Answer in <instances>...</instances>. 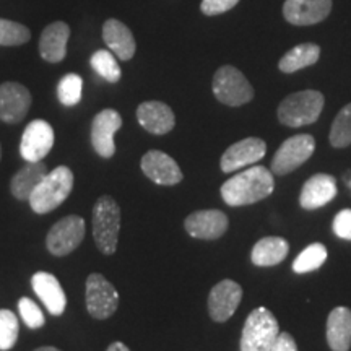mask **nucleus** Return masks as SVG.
Here are the masks:
<instances>
[{"mask_svg":"<svg viewBox=\"0 0 351 351\" xmlns=\"http://www.w3.org/2000/svg\"><path fill=\"white\" fill-rule=\"evenodd\" d=\"M90 64L95 72L98 73L101 78H104L106 82L117 83L121 80V75H122L121 67L119 64H117L116 56H114L111 51H106V49L96 51L95 54L91 56Z\"/></svg>","mask_w":351,"mask_h":351,"instance_id":"obj_28","label":"nucleus"},{"mask_svg":"<svg viewBox=\"0 0 351 351\" xmlns=\"http://www.w3.org/2000/svg\"><path fill=\"white\" fill-rule=\"evenodd\" d=\"M140 168L150 181L160 184V186H176L184 178L179 165L169 155L160 150L145 153L140 161Z\"/></svg>","mask_w":351,"mask_h":351,"instance_id":"obj_15","label":"nucleus"},{"mask_svg":"<svg viewBox=\"0 0 351 351\" xmlns=\"http://www.w3.org/2000/svg\"><path fill=\"white\" fill-rule=\"evenodd\" d=\"M0 158H2V148H0Z\"/></svg>","mask_w":351,"mask_h":351,"instance_id":"obj_39","label":"nucleus"},{"mask_svg":"<svg viewBox=\"0 0 351 351\" xmlns=\"http://www.w3.org/2000/svg\"><path fill=\"white\" fill-rule=\"evenodd\" d=\"M280 335L275 315L267 307H257L245 319L241 351H270Z\"/></svg>","mask_w":351,"mask_h":351,"instance_id":"obj_5","label":"nucleus"},{"mask_svg":"<svg viewBox=\"0 0 351 351\" xmlns=\"http://www.w3.org/2000/svg\"><path fill=\"white\" fill-rule=\"evenodd\" d=\"M327 261V247L320 243H314L302 251L293 262L295 274H309L320 269Z\"/></svg>","mask_w":351,"mask_h":351,"instance_id":"obj_27","label":"nucleus"},{"mask_svg":"<svg viewBox=\"0 0 351 351\" xmlns=\"http://www.w3.org/2000/svg\"><path fill=\"white\" fill-rule=\"evenodd\" d=\"M121 230V208L109 195H101L93 207V238L96 247L104 256H112L117 249Z\"/></svg>","mask_w":351,"mask_h":351,"instance_id":"obj_3","label":"nucleus"},{"mask_svg":"<svg viewBox=\"0 0 351 351\" xmlns=\"http://www.w3.org/2000/svg\"><path fill=\"white\" fill-rule=\"evenodd\" d=\"M137 121L145 130L153 135H165L174 129L176 117L173 109L161 101H145L137 108Z\"/></svg>","mask_w":351,"mask_h":351,"instance_id":"obj_20","label":"nucleus"},{"mask_svg":"<svg viewBox=\"0 0 351 351\" xmlns=\"http://www.w3.org/2000/svg\"><path fill=\"white\" fill-rule=\"evenodd\" d=\"M83 91V80L77 73H67L60 78L57 85V98L64 106H75L80 103Z\"/></svg>","mask_w":351,"mask_h":351,"instance_id":"obj_30","label":"nucleus"},{"mask_svg":"<svg viewBox=\"0 0 351 351\" xmlns=\"http://www.w3.org/2000/svg\"><path fill=\"white\" fill-rule=\"evenodd\" d=\"M212 90L215 98L226 106L238 108L254 98V88L244 73L232 65H223L215 72Z\"/></svg>","mask_w":351,"mask_h":351,"instance_id":"obj_6","label":"nucleus"},{"mask_svg":"<svg viewBox=\"0 0 351 351\" xmlns=\"http://www.w3.org/2000/svg\"><path fill=\"white\" fill-rule=\"evenodd\" d=\"M228 217L219 210H199L191 213L184 221V228L195 239H218L228 230Z\"/></svg>","mask_w":351,"mask_h":351,"instance_id":"obj_17","label":"nucleus"},{"mask_svg":"<svg viewBox=\"0 0 351 351\" xmlns=\"http://www.w3.org/2000/svg\"><path fill=\"white\" fill-rule=\"evenodd\" d=\"M243 300V288L232 280H221L208 295V314L215 322H226Z\"/></svg>","mask_w":351,"mask_h":351,"instance_id":"obj_14","label":"nucleus"},{"mask_svg":"<svg viewBox=\"0 0 351 351\" xmlns=\"http://www.w3.org/2000/svg\"><path fill=\"white\" fill-rule=\"evenodd\" d=\"M324 109V95L317 90L298 91L285 98L278 106V121L283 125L298 127L314 124Z\"/></svg>","mask_w":351,"mask_h":351,"instance_id":"obj_4","label":"nucleus"},{"mask_svg":"<svg viewBox=\"0 0 351 351\" xmlns=\"http://www.w3.org/2000/svg\"><path fill=\"white\" fill-rule=\"evenodd\" d=\"M350 186H351V182H350Z\"/></svg>","mask_w":351,"mask_h":351,"instance_id":"obj_40","label":"nucleus"},{"mask_svg":"<svg viewBox=\"0 0 351 351\" xmlns=\"http://www.w3.org/2000/svg\"><path fill=\"white\" fill-rule=\"evenodd\" d=\"M19 313L20 317L29 328H41L46 324L41 307L29 298H21L19 301Z\"/></svg>","mask_w":351,"mask_h":351,"instance_id":"obj_33","label":"nucleus"},{"mask_svg":"<svg viewBox=\"0 0 351 351\" xmlns=\"http://www.w3.org/2000/svg\"><path fill=\"white\" fill-rule=\"evenodd\" d=\"M267 153V145L262 138L249 137L241 140V142L232 143L228 150L223 153L221 166L223 173H236V171L247 168V166L256 165L261 161Z\"/></svg>","mask_w":351,"mask_h":351,"instance_id":"obj_11","label":"nucleus"},{"mask_svg":"<svg viewBox=\"0 0 351 351\" xmlns=\"http://www.w3.org/2000/svg\"><path fill=\"white\" fill-rule=\"evenodd\" d=\"M85 304L88 314L93 319L106 320L119 307V293L106 276L91 274L85 285Z\"/></svg>","mask_w":351,"mask_h":351,"instance_id":"obj_7","label":"nucleus"},{"mask_svg":"<svg viewBox=\"0 0 351 351\" xmlns=\"http://www.w3.org/2000/svg\"><path fill=\"white\" fill-rule=\"evenodd\" d=\"M85 219L77 215H69L56 223L47 232L46 247L52 256L64 257L73 252L85 238Z\"/></svg>","mask_w":351,"mask_h":351,"instance_id":"obj_8","label":"nucleus"},{"mask_svg":"<svg viewBox=\"0 0 351 351\" xmlns=\"http://www.w3.org/2000/svg\"><path fill=\"white\" fill-rule=\"evenodd\" d=\"M320 47L317 44L304 43L289 49L278 62V69L283 73H295L298 70L311 67L319 60Z\"/></svg>","mask_w":351,"mask_h":351,"instance_id":"obj_26","label":"nucleus"},{"mask_svg":"<svg viewBox=\"0 0 351 351\" xmlns=\"http://www.w3.org/2000/svg\"><path fill=\"white\" fill-rule=\"evenodd\" d=\"M327 343L332 351H348L351 346V311L335 307L327 319Z\"/></svg>","mask_w":351,"mask_h":351,"instance_id":"obj_23","label":"nucleus"},{"mask_svg":"<svg viewBox=\"0 0 351 351\" xmlns=\"http://www.w3.org/2000/svg\"><path fill=\"white\" fill-rule=\"evenodd\" d=\"M32 106V93L16 82H5L0 85V121L7 124H19Z\"/></svg>","mask_w":351,"mask_h":351,"instance_id":"obj_12","label":"nucleus"},{"mask_svg":"<svg viewBox=\"0 0 351 351\" xmlns=\"http://www.w3.org/2000/svg\"><path fill=\"white\" fill-rule=\"evenodd\" d=\"M275 189L274 173L263 166H251L234 174L221 186V199L230 207H244L267 199Z\"/></svg>","mask_w":351,"mask_h":351,"instance_id":"obj_1","label":"nucleus"},{"mask_svg":"<svg viewBox=\"0 0 351 351\" xmlns=\"http://www.w3.org/2000/svg\"><path fill=\"white\" fill-rule=\"evenodd\" d=\"M32 287L36 296L52 315H62L67 307V296L59 280L49 271H36L32 276Z\"/></svg>","mask_w":351,"mask_h":351,"instance_id":"obj_18","label":"nucleus"},{"mask_svg":"<svg viewBox=\"0 0 351 351\" xmlns=\"http://www.w3.org/2000/svg\"><path fill=\"white\" fill-rule=\"evenodd\" d=\"M70 28L64 21H54L43 29L39 38V54L46 62H62L67 56Z\"/></svg>","mask_w":351,"mask_h":351,"instance_id":"obj_21","label":"nucleus"},{"mask_svg":"<svg viewBox=\"0 0 351 351\" xmlns=\"http://www.w3.org/2000/svg\"><path fill=\"white\" fill-rule=\"evenodd\" d=\"M315 150V140L313 135L301 134L289 137L282 143L271 160V171L275 174L285 176L304 165Z\"/></svg>","mask_w":351,"mask_h":351,"instance_id":"obj_9","label":"nucleus"},{"mask_svg":"<svg viewBox=\"0 0 351 351\" xmlns=\"http://www.w3.org/2000/svg\"><path fill=\"white\" fill-rule=\"evenodd\" d=\"M332 0H285L283 16L295 26L317 25L330 15Z\"/></svg>","mask_w":351,"mask_h":351,"instance_id":"obj_16","label":"nucleus"},{"mask_svg":"<svg viewBox=\"0 0 351 351\" xmlns=\"http://www.w3.org/2000/svg\"><path fill=\"white\" fill-rule=\"evenodd\" d=\"M333 232L340 239L351 241V208H345L333 218Z\"/></svg>","mask_w":351,"mask_h":351,"instance_id":"obj_35","label":"nucleus"},{"mask_svg":"<svg viewBox=\"0 0 351 351\" xmlns=\"http://www.w3.org/2000/svg\"><path fill=\"white\" fill-rule=\"evenodd\" d=\"M289 244L280 236H267L254 245L251 261L257 267H274L283 262L288 256Z\"/></svg>","mask_w":351,"mask_h":351,"instance_id":"obj_25","label":"nucleus"},{"mask_svg":"<svg viewBox=\"0 0 351 351\" xmlns=\"http://www.w3.org/2000/svg\"><path fill=\"white\" fill-rule=\"evenodd\" d=\"M34 351H60V350L56 348V346H41V348H38Z\"/></svg>","mask_w":351,"mask_h":351,"instance_id":"obj_38","label":"nucleus"},{"mask_svg":"<svg viewBox=\"0 0 351 351\" xmlns=\"http://www.w3.org/2000/svg\"><path fill=\"white\" fill-rule=\"evenodd\" d=\"M32 39L28 26L0 19V46H21Z\"/></svg>","mask_w":351,"mask_h":351,"instance_id":"obj_32","label":"nucleus"},{"mask_svg":"<svg viewBox=\"0 0 351 351\" xmlns=\"http://www.w3.org/2000/svg\"><path fill=\"white\" fill-rule=\"evenodd\" d=\"M270 351H298L296 341L291 335L287 332H282L278 335V339L275 340L274 346H271Z\"/></svg>","mask_w":351,"mask_h":351,"instance_id":"obj_36","label":"nucleus"},{"mask_svg":"<svg viewBox=\"0 0 351 351\" xmlns=\"http://www.w3.org/2000/svg\"><path fill=\"white\" fill-rule=\"evenodd\" d=\"M47 174V168L43 161H28L19 173L12 178L10 191L15 199L28 200L34 189L39 186L44 176Z\"/></svg>","mask_w":351,"mask_h":351,"instance_id":"obj_24","label":"nucleus"},{"mask_svg":"<svg viewBox=\"0 0 351 351\" xmlns=\"http://www.w3.org/2000/svg\"><path fill=\"white\" fill-rule=\"evenodd\" d=\"M54 147V129L47 121L34 119L21 135L20 153L26 161H41Z\"/></svg>","mask_w":351,"mask_h":351,"instance_id":"obj_10","label":"nucleus"},{"mask_svg":"<svg viewBox=\"0 0 351 351\" xmlns=\"http://www.w3.org/2000/svg\"><path fill=\"white\" fill-rule=\"evenodd\" d=\"M239 3V0H202L200 10L204 15L215 16L230 12Z\"/></svg>","mask_w":351,"mask_h":351,"instance_id":"obj_34","label":"nucleus"},{"mask_svg":"<svg viewBox=\"0 0 351 351\" xmlns=\"http://www.w3.org/2000/svg\"><path fill=\"white\" fill-rule=\"evenodd\" d=\"M19 317L8 309H0V351H8L19 340Z\"/></svg>","mask_w":351,"mask_h":351,"instance_id":"obj_31","label":"nucleus"},{"mask_svg":"<svg viewBox=\"0 0 351 351\" xmlns=\"http://www.w3.org/2000/svg\"><path fill=\"white\" fill-rule=\"evenodd\" d=\"M72 169L67 166H57L51 173H47L39 182V186L34 189V192L29 197V207L34 213L44 215L56 210L59 205H62L73 189Z\"/></svg>","mask_w":351,"mask_h":351,"instance_id":"obj_2","label":"nucleus"},{"mask_svg":"<svg viewBox=\"0 0 351 351\" xmlns=\"http://www.w3.org/2000/svg\"><path fill=\"white\" fill-rule=\"evenodd\" d=\"M337 197V179L330 174H315L302 186L300 205L304 210H317Z\"/></svg>","mask_w":351,"mask_h":351,"instance_id":"obj_19","label":"nucleus"},{"mask_svg":"<svg viewBox=\"0 0 351 351\" xmlns=\"http://www.w3.org/2000/svg\"><path fill=\"white\" fill-rule=\"evenodd\" d=\"M330 145L335 148H345L351 145V103L337 114L333 121L330 135H328Z\"/></svg>","mask_w":351,"mask_h":351,"instance_id":"obj_29","label":"nucleus"},{"mask_svg":"<svg viewBox=\"0 0 351 351\" xmlns=\"http://www.w3.org/2000/svg\"><path fill=\"white\" fill-rule=\"evenodd\" d=\"M106 351H130L127 346L122 343V341H114V343H111L108 346Z\"/></svg>","mask_w":351,"mask_h":351,"instance_id":"obj_37","label":"nucleus"},{"mask_svg":"<svg viewBox=\"0 0 351 351\" xmlns=\"http://www.w3.org/2000/svg\"><path fill=\"white\" fill-rule=\"evenodd\" d=\"M122 127L121 114L114 109H103L91 124V145L101 158H112L116 153L114 134Z\"/></svg>","mask_w":351,"mask_h":351,"instance_id":"obj_13","label":"nucleus"},{"mask_svg":"<svg viewBox=\"0 0 351 351\" xmlns=\"http://www.w3.org/2000/svg\"><path fill=\"white\" fill-rule=\"evenodd\" d=\"M103 39L119 60H130L137 51V43L130 28L116 19H109L103 25Z\"/></svg>","mask_w":351,"mask_h":351,"instance_id":"obj_22","label":"nucleus"}]
</instances>
